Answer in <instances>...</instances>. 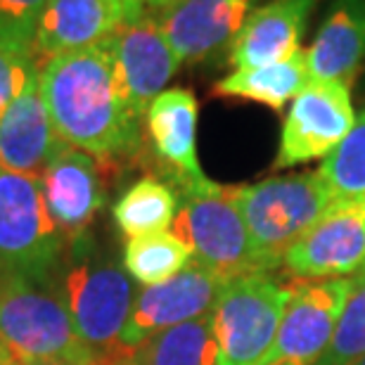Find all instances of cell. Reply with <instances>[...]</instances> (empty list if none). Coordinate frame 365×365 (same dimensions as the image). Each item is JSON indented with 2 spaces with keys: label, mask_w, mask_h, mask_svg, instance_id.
<instances>
[{
  "label": "cell",
  "mask_w": 365,
  "mask_h": 365,
  "mask_svg": "<svg viewBox=\"0 0 365 365\" xmlns=\"http://www.w3.org/2000/svg\"><path fill=\"white\" fill-rule=\"evenodd\" d=\"M41 91L57 135L100 162L140 150V119L123 100L112 36L46 60Z\"/></svg>",
  "instance_id": "obj_1"
},
{
  "label": "cell",
  "mask_w": 365,
  "mask_h": 365,
  "mask_svg": "<svg viewBox=\"0 0 365 365\" xmlns=\"http://www.w3.org/2000/svg\"><path fill=\"white\" fill-rule=\"evenodd\" d=\"M53 359L95 363L71 323L62 284L55 277L0 273V363Z\"/></svg>",
  "instance_id": "obj_2"
},
{
  "label": "cell",
  "mask_w": 365,
  "mask_h": 365,
  "mask_svg": "<svg viewBox=\"0 0 365 365\" xmlns=\"http://www.w3.org/2000/svg\"><path fill=\"white\" fill-rule=\"evenodd\" d=\"M264 271L282 266L287 252L327 214L334 197L320 173L273 176L232 187Z\"/></svg>",
  "instance_id": "obj_3"
},
{
  "label": "cell",
  "mask_w": 365,
  "mask_h": 365,
  "mask_svg": "<svg viewBox=\"0 0 365 365\" xmlns=\"http://www.w3.org/2000/svg\"><path fill=\"white\" fill-rule=\"evenodd\" d=\"M64 242L41 178L0 169V273L53 277Z\"/></svg>",
  "instance_id": "obj_4"
},
{
  "label": "cell",
  "mask_w": 365,
  "mask_h": 365,
  "mask_svg": "<svg viewBox=\"0 0 365 365\" xmlns=\"http://www.w3.org/2000/svg\"><path fill=\"white\" fill-rule=\"evenodd\" d=\"M292 287L268 273L230 280L211 311L218 365H261L275 344Z\"/></svg>",
  "instance_id": "obj_5"
},
{
  "label": "cell",
  "mask_w": 365,
  "mask_h": 365,
  "mask_svg": "<svg viewBox=\"0 0 365 365\" xmlns=\"http://www.w3.org/2000/svg\"><path fill=\"white\" fill-rule=\"evenodd\" d=\"M173 235L190 247L197 264L225 280L266 273L232 197V187L214 185L202 192L182 195L173 218Z\"/></svg>",
  "instance_id": "obj_6"
},
{
  "label": "cell",
  "mask_w": 365,
  "mask_h": 365,
  "mask_svg": "<svg viewBox=\"0 0 365 365\" xmlns=\"http://www.w3.org/2000/svg\"><path fill=\"white\" fill-rule=\"evenodd\" d=\"M60 284L71 323L95 361L123 354L121 334L135 302L133 277L107 261H78Z\"/></svg>",
  "instance_id": "obj_7"
},
{
  "label": "cell",
  "mask_w": 365,
  "mask_h": 365,
  "mask_svg": "<svg viewBox=\"0 0 365 365\" xmlns=\"http://www.w3.org/2000/svg\"><path fill=\"white\" fill-rule=\"evenodd\" d=\"M356 112L351 93L339 81H311L294 98L284 116L275 169L309 164L325 159L351 133Z\"/></svg>",
  "instance_id": "obj_8"
},
{
  "label": "cell",
  "mask_w": 365,
  "mask_h": 365,
  "mask_svg": "<svg viewBox=\"0 0 365 365\" xmlns=\"http://www.w3.org/2000/svg\"><path fill=\"white\" fill-rule=\"evenodd\" d=\"M351 292V277L306 280L292 287L275 344L261 365H316L332 341Z\"/></svg>",
  "instance_id": "obj_9"
},
{
  "label": "cell",
  "mask_w": 365,
  "mask_h": 365,
  "mask_svg": "<svg viewBox=\"0 0 365 365\" xmlns=\"http://www.w3.org/2000/svg\"><path fill=\"white\" fill-rule=\"evenodd\" d=\"M228 282L230 280L216 275L197 261H190L178 275L138 292L121 334V349L128 351L152 334L207 316L214 311Z\"/></svg>",
  "instance_id": "obj_10"
},
{
  "label": "cell",
  "mask_w": 365,
  "mask_h": 365,
  "mask_svg": "<svg viewBox=\"0 0 365 365\" xmlns=\"http://www.w3.org/2000/svg\"><path fill=\"white\" fill-rule=\"evenodd\" d=\"M282 264L302 280L359 275L365 264V200L334 202Z\"/></svg>",
  "instance_id": "obj_11"
},
{
  "label": "cell",
  "mask_w": 365,
  "mask_h": 365,
  "mask_svg": "<svg viewBox=\"0 0 365 365\" xmlns=\"http://www.w3.org/2000/svg\"><path fill=\"white\" fill-rule=\"evenodd\" d=\"M257 0H169L157 24L180 62H207L242 31Z\"/></svg>",
  "instance_id": "obj_12"
},
{
  "label": "cell",
  "mask_w": 365,
  "mask_h": 365,
  "mask_svg": "<svg viewBox=\"0 0 365 365\" xmlns=\"http://www.w3.org/2000/svg\"><path fill=\"white\" fill-rule=\"evenodd\" d=\"M114 64L119 86L128 109L138 119H145L150 102L166 91V83L180 67L157 19L148 12L126 21L112 36Z\"/></svg>",
  "instance_id": "obj_13"
},
{
  "label": "cell",
  "mask_w": 365,
  "mask_h": 365,
  "mask_svg": "<svg viewBox=\"0 0 365 365\" xmlns=\"http://www.w3.org/2000/svg\"><path fill=\"white\" fill-rule=\"evenodd\" d=\"M197 116L200 105L195 95L187 88H169L150 102L143 119L152 150L180 195L202 192L216 185L204 176L197 157Z\"/></svg>",
  "instance_id": "obj_14"
},
{
  "label": "cell",
  "mask_w": 365,
  "mask_h": 365,
  "mask_svg": "<svg viewBox=\"0 0 365 365\" xmlns=\"http://www.w3.org/2000/svg\"><path fill=\"white\" fill-rule=\"evenodd\" d=\"M145 10L138 0H48L36 29V55L50 60L95 46Z\"/></svg>",
  "instance_id": "obj_15"
},
{
  "label": "cell",
  "mask_w": 365,
  "mask_h": 365,
  "mask_svg": "<svg viewBox=\"0 0 365 365\" xmlns=\"http://www.w3.org/2000/svg\"><path fill=\"white\" fill-rule=\"evenodd\" d=\"M62 143L43 98L38 71L0 116V169L41 178Z\"/></svg>",
  "instance_id": "obj_16"
},
{
  "label": "cell",
  "mask_w": 365,
  "mask_h": 365,
  "mask_svg": "<svg viewBox=\"0 0 365 365\" xmlns=\"http://www.w3.org/2000/svg\"><path fill=\"white\" fill-rule=\"evenodd\" d=\"M41 185L50 216L71 240L83 235L105 204L98 159L67 143H62L41 173Z\"/></svg>",
  "instance_id": "obj_17"
},
{
  "label": "cell",
  "mask_w": 365,
  "mask_h": 365,
  "mask_svg": "<svg viewBox=\"0 0 365 365\" xmlns=\"http://www.w3.org/2000/svg\"><path fill=\"white\" fill-rule=\"evenodd\" d=\"M318 0H268L257 7L225 50L235 69L280 62L302 50V38Z\"/></svg>",
  "instance_id": "obj_18"
},
{
  "label": "cell",
  "mask_w": 365,
  "mask_h": 365,
  "mask_svg": "<svg viewBox=\"0 0 365 365\" xmlns=\"http://www.w3.org/2000/svg\"><path fill=\"white\" fill-rule=\"evenodd\" d=\"M306 57L311 81L351 86L365 62V0H334Z\"/></svg>",
  "instance_id": "obj_19"
},
{
  "label": "cell",
  "mask_w": 365,
  "mask_h": 365,
  "mask_svg": "<svg viewBox=\"0 0 365 365\" xmlns=\"http://www.w3.org/2000/svg\"><path fill=\"white\" fill-rule=\"evenodd\" d=\"M309 83V57H306V50H297L294 55L284 57L280 62L252 69H235L232 74L223 76L214 86V91L221 98H240L259 102L271 109H282Z\"/></svg>",
  "instance_id": "obj_20"
},
{
  "label": "cell",
  "mask_w": 365,
  "mask_h": 365,
  "mask_svg": "<svg viewBox=\"0 0 365 365\" xmlns=\"http://www.w3.org/2000/svg\"><path fill=\"white\" fill-rule=\"evenodd\" d=\"M123 365H218L211 313L152 334L123 354Z\"/></svg>",
  "instance_id": "obj_21"
},
{
  "label": "cell",
  "mask_w": 365,
  "mask_h": 365,
  "mask_svg": "<svg viewBox=\"0 0 365 365\" xmlns=\"http://www.w3.org/2000/svg\"><path fill=\"white\" fill-rule=\"evenodd\" d=\"M178 214V195L171 185L159 178H140L133 182L119 200H116L112 216L114 223L128 240L166 232L173 225Z\"/></svg>",
  "instance_id": "obj_22"
},
{
  "label": "cell",
  "mask_w": 365,
  "mask_h": 365,
  "mask_svg": "<svg viewBox=\"0 0 365 365\" xmlns=\"http://www.w3.org/2000/svg\"><path fill=\"white\" fill-rule=\"evenodd\" d=\"M190 259H192L190 247L173 232H152L128 240L123 252V268L133 280L150 287L178 275L190 264Z\"/></svg>",
  "instance_id": "obj_23"
},
{
  "label": "cell",
  "mask_w": 365,
  "mask_h": 365,
  "mask_svg": "<svg viewBox=\"0 0 365 365\" xmlns=\"http://www.w3.org/2000/svg\"><path fill=\"white\" fill-rule=\"evenodd\" d=\"M318 173L334 202L365 200V109L356 116L351 133L325 157Z\"/></svg>",
  "instance_id": "obj_24"
},
{
  "label": "cell",
  "mask_w": 365,
  "mask_h": 365,
  "mask_svg": "<svg viewBox=\"0 0 365 365\" xmlns=\"http://www.w3.org/2000/svg\"><path fill=\"white\" fill-rule=\"evenodd\" d=\"M365 354V284L354 287L332 341L316 365H354Z\"/></svg>",
  "instance_id": "obj_25"
},
{
  "label": "cell",
  "mask_w": 365,
  "mask_h": 365,
  "mask_svg": "<svg viewBox=\"0 0 365 365\" xmlns=\"http://www.w3.org/2000/svg\"><path fill=\"white\" fill-rule=\"evenodd\" d=\"M48 0H0V43L36 53V29Z\"/></svg>",
  "instance_id": "obj_26"
},
{
  "label": "cell",
  "mask_w": 365,
  "mask_h": 365,
  "mask_svg": "<svg viewBox=\"0 0 365 365\" xmlns=\"http://www.w3.org/2000/svg\"><path fill=\"white\" fill-rule=\"evenodd\" d=\"M34 50H19L0 43V116L10 102L24 91V86L31 81V76L38 74Z\"/></svg>",
  "instance_id": "obj_27"
},
{
  "label": "cell",
  "mask_w": 365,
  "mask_h": 365,
  "mask_svg": "<svg viewBox=\"0 0 365 365\" xmlns=\"http://www.w3.org/2000/svg\"><path fill=\"white\" fill-rule=\"evenodd\" d=\"M29 365H93L86 361H69V359H53V361H34Z\"/></svg>",
  "instance_id": "obj_28"
},
{
  "label": "cell",
  "mask_w": 365,
  "mask_h": 365,
  "mask_svg": "<svg viewBox=\"0 0 365 365\" xmlns=\"http://www.w3.org/2000/svg\"><path fill=\"white\" fill-rule=\"evenodd\" d=\"M123 354H126V351H123ZM123 354H119V356H112V359L95 361L93 365H123Z\"/></svg>",
  "instance_id": "obj_29"
},
{
  "label": "cell",
  "mask_w": 365,
  "mask_h": 365,
  "mask_svg": "<svg viewBox=\"0 0 365 365\" xmlns=\"http://www.w3.org/2000/svg\"><path fill=\"white\" fill-rule=\"evenodd\" d=\"M140 5H145V7H162V5H166L169 0H138Z\"/></svg>",
  "instance_id": "obj_30"
},
{
  "label": "cell",
  "mask_w": 365,
  "mask_h": 365,
  "mask_svg": "<svg viewBox=\"0 0 365 365\" xmlns=\"http://www.w3.org/2000/svg\"><path fill=\"white\" fill-rule=\"evenodd\" d=\"M351 280H354V287H359V284H365V264H363V268H361V273H359V275H354Z\"/></svg>",
  "instance_id": "obj_31"
},
{
  "label": "cell",
  "mask_w": 365,
  "mask_h": 365,
  "mask_svg": "<svg viewBox=\"0 0 365 365\" xmlns=\"http://www.w3.org/2000/svg\"><path fill=\"white\" fill-rule=\"evenodd\" d=\"M354 365H365V354H363V356H361V359H359V361H356Z\"/></svg>",
  "instance_id": "obj_32"
},
{
  "label": "cell",
  "mask_w": 365,
  "mask_h": 365,
  "mask_svg": "<svg viewBox=\"0 0 365 365\" xmlns=\"http://www.w3.org/2000/svg\"><path fill=\"white\" fill-rule=\"evenodd\" d=\"M280 365H287V363H280Z\"/></svg>",
  "instance_id": "obj_33"
},
{
  "label": "cell",
  "mask_w": 365,
  "mask_h": 365,
  "mask_svg": "<svg viewBox=\"0 0 365 365\" xmlns=\"http://www.w3.org/2000/svg\"><path fill=\"white\" fill-rule=\"evenodd\" d=\"M0 365H3V363H0Z\"/></svg>",
  "instance_id": "obj_34"
}]
</instances>
